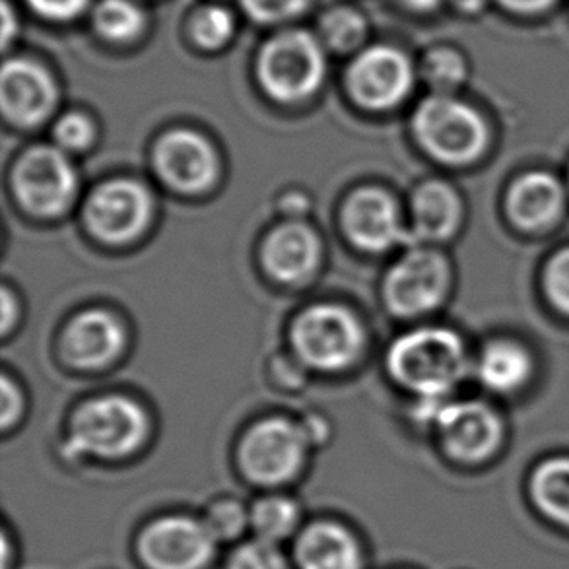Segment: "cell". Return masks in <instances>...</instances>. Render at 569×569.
Wrapping results in <instances>:
<instances>
[{
	"instance_id": "6da1fadb",
	"label": "cell",
	"mask_w": 569,
	"mask_h": 569,
	"mask_svg": "<svg viewBox=\"0 0 569 569\" xmlns=\"http://www.w3.org/2000/svg\"><path fill=\"white\" fill-rule=\"evenodd\" d=\"M389 370L402 387L426 397H446L467 371L465 345L449 329L402 335L389 352Z\"/></svg>"
},
{
	"instance_id": "7a4b0ae2",
	"label": "cell",
	"mask_w": 569,
	"mask_h": 569,
	"mask_svg": "<svg viewBox=\"0 0 569 569\" xmlns=\"http://www.w3.org/2000/svg\"><path fill=\"white\" fill-rule=\"evenodd\" d=\"M144 410L132 400L111 395L90 400L70 423L69 446L74 453L119 459L134 453L147 436Z\"/></svg>"
},
{
	"instance_id": "3957f363",
	"label": "cell",
	"mask_w": 569,
	"mask_h": 569,
	"mask_svg": "<svg viewBox=\"0 0 569 569\" xmlns=\"http://www.w3.org/2000/svg\"><path fill=\"white\" fill-rule=\"evenodd\" d=\"M412 129L428 154L453 166L477 160L488 139L482 117L447 93H436L418 106Z\"/></svg>"
},
{
	"instance_id": "277c9868",
	"label": "cell",
	"mask_w": 569,
	"mask_h": 569,
	"mask_svg": "<svg viewBox=\"0 0 569 569\" xmlns=\"http://www.w3.org/2000/svg\"><path fill=\"white\" fill-rule=\"evenodd\" d=\"M257 72L262 88L272 98H308L323 82V49L308 31H284L262 47Z\"/></svg>"
},
{
	"instance_id": "5b68a950",
	"label": "cell",
	"mask_w": 569,
	"mask_h": 569,
	"mask_svg": "<svg viewBox=\"0 0 569 569\" xmlns=\"http://www.w3.org/2000/svg\"><path fill=\"white\" fill-rule=\"evenodd\" d=\"M362 342L358 319L339 306H313L293 321V350L313 370H345L360 355Z\"/></svg>"
},
{
	"instance_id": "8992f818",
	"label": "cell",
	"mask_w": 569,
	"mask_h": 569,
	"mask_svg": "<svg viewBox=\"0 0 569 569\" xmlns=\"http://www.w3.org/2000/svg\"><path fill=\"white\" fill-rule=\"evenodd\" d=\"M308 447L301 423L269 418L247 431L239 446V465L257 485H284L300 472Z\"/></svg>"
},
{
	"instance_id": "52a82bcc",
	"label": "cell",
	"mask_w": 569,
	"mask_h": 569,
	"mask_svg": "<svg viewBox=\"0 0 569 569\" xmlns=\"http://www.w3.org/2000/svg\"><path fill=\"white\" fill-rule=\"evenodd\" d=\"M12 186L18 202L41 218L59 216L77 197L78 176L64 150L31 148L16 163Z\"/></svg>"
},
{
	"instance_id": "ba28073f",
	"label": "cell",
	"mask_w": 569,
	"mask_h": 569,
	"mask_svg": "<svg viewBox=\"0 0 569 569\" xmlns=\"http://www.w3.org/2000/svg\"><path fill=\"white\" fill-rule=\"evenodd\" d=\"M449 286L451 269L443 254L410 249L385 278V300L397 316H422L446 300Z\"/></svg>"
},
{
	"instance_id": "9c48e42d",
	"label": "cell",
	"mask_w": 569,
	"mask_h": 569,
	"mask_svg": "<svg viewBox=\"0 0 569 569\" xmlns=\"http://www.w3.org/2000/svg\"><path fill=\"white\" fill-rule=\"evenodd\" d=\"M216 545L204 521L168 516L140 532L137 550L148 569H204L214 558Z\"/></svg>"
},
{
	"instance_id": "30bf717a",
	"label": "cell",
	"mask_w": 569,
	"mask_h": 569,
	"mask_svg": "<svg viewBox=\"0 0 569 569\" xmlns=\"http://www.w3.org/2000/svg\"><path fill=\"white\" fill-rule=\"evenodd\" d=\"M92 233L109 243L137 238L152 216V197L134 179H113L98 187L84 207Z\"/></svg>"
},
{
	"instance_id": "8fae6325",
	"label": "cell",
	"mask_w": 569,
	"mask_h": 569,
	"mask_svg": "<svg viewBox=\"0 0 569 569\" xmlns=\"http://www.w3.org/2000/svg\"><path fill=\"white\" fill-rule=\"evenodd\" d=\"M415 82L407 57L391 47L363 51L348 70V88L362 108L383 111L399 106Z\"/></svg>"
},
{
	"instance_id": "7c38bea8",
	"label": "cell",
	"mask_w": 569,
	"mask_h": 569,
	"mask_svg": "<svg viewBox=\"0 0 569 569\" xmlns=\"http://www.w3.org/2000/svg\"><path fill=\"white\" fill-rule=\"evenodd\" d=\"M154 166L163 183L183 192L204 191L214 183L220 171L214 147L189 129L166 132L158 140Z\"/></svg>"
},
{
	"instance_id": "4fadbf2b",
	"label": "cell",
	"mask_w": 569,
	"mask_h": 569,
	"mask_svg": "<svg viewBox=\"0 0 569 569\" xmlns=\"http://www.w3.org/2000/svg\"><path fill=\"white\" fill-rule=\"evenodd\" d=\"M433 423L447 453L459 461H482L500 446V418L482 402H446Z\"/></svg>"
},
{
	"instance_id": "5bb4252c",
	"label": "cell",
	"mask_w": 569,
	"mask_h": 569,
	"mask_svg": "<svg viewBox=\"0 0 569 569\" xmlns=\"http://www.w3.org/2000/svg\"><path fill=\"white\" fill-rule=\"evenodd\" d=\"M342 228L356 247L381 253L405 241L399 208L395 200L376 187L352 192L342 210Z\"/></svg>"
},
{
	"instance_id": "9a60e30c",
	"label": "cell",
	"mask_w": 569,
	"mask_h": 569,
	"mask_svg": "<svg viewBox=\"0 0 569 569\" xmlns=\"http://www.w3.org/2000/svg\"><path fill=\"white\" fill-rule=\"evenodd\" d=\"M2 111L18 127L43 123L53 111L57 90L43 67L26 59H12L0 77Z\"/></svg>"
},
{
	"instance_id": "2e32d148",
	"label": "cell",
	"mask_w": 569,
	"mask_h": 569,
	"mask_svg": "<svg viewBox=\"0 0 569 569\" xmlns=\"http://www.w3.org/2000/svg\"><path fill=\"white\" fill-rule=\"evenodd\" d=\"M64 352L82 368H100L116 360L124 347L123 325L101 309L74 317L64 332Z\"/></svg>"
},
{
	"instance_id": "e0dca14e",
	"label": "cell",
	"mask_w": 569,
	"mask_h": 569,
	"mask_svg": "<svg viewBox=\"0 0 569 569\" xmlns=\"http://www.w3.org/2000/svg\"><path fill=\"white\" fill-rule=\"evenodd\" d=\"M321 243L316 231L300 222H286L269 233L262 246V262L280 282H300L316 270Z\"/></svg>"
},
{
	"instance_id": "ac0fdd59",
	"label": "cell",
	"mask_w": 569,
	"mask_h": 569,
	"mask_svg": "<svg viewBox=\"0 0 569 569\" xmlns=\"http://www.w3.org/2000/svg\"><path fill=\"white\" fill-rule=\"evenodd\" d=\"M300 569H362V548L347 527L332 521L309 525L296 542Z\"/></svg>"
},
{
	"instance_id": "d6986e66",
	"label": "cell",
	"mask_w": 569,
	"mask_h": 569,
	"mask_svg": "<svg viewBox=\"0 0 569 569\" xmlns=\"http://www.w3.org/2000/svg\"><path fill=\"white\" fill-rule=\"evenodd\" d=\"M562 186L545 171H532L517 179L508 192L509 216L523 230L547 228L562 214Z\"/></svg>"
},
{
	"instance_id": "ffe728a7",
	"label": "cell",
	"mask_w": 569,
	"mask_h": 569,
	"mask_svg": "<svg viewBox=\"0 0 569 569\" xmlns=\"http://www.w3.org/2000/svg\"><path fill=\"white\" fill-rule=\"evenodd\" d=\"M462 204L453 187L441 181H428L412 194V222L416 238H451L461 222Z\"/></svg>"
},
{
	"instance_id": "44dd1931",
	"label": "cell",
	"mask_w": 569,
	"mask_h": 569,
	"mask_svg": "<svg viewBox=\"0 0 569 569\" xmlns=\"http://www.w3.org/2000/svg\"><path fill=\"white\" fill-rule=\"evenodd\" d=\"M531 370V356L521 345L511 340H498L488 345L478 362L480 381L498 392L516 391L527 383Z\"/></svg>"
},
{
	"instance_id": "7402d4cb",
	"label": "cell",
	"mask_w": 569,
	"mask_h": 569,
	"mask_svg": "<svg viewBox=\"0 0 569 569\" xmlns=\"http://www.w3.org/2000/svg\"><path fill=\"white\" fill-rule=\"evenodd\" d=\"M531 496L548 519L569 527V457H555L537 467L531 477Z\"/></svg>"
},
{
	"instance_id": "603a6c76",
	"label": "cell",
	"mask_w": 569,
	"mask_h": 569,
	"mask_svg": "<svg viewBox=\"0 0 569 569\" xmlns=\"http://www.w3.org/2000/svg\"><path fill=\"white\" fill-rule=\"evenodd\" d=\"M249 517L257 539L277 545L280 540L292 537L300 525L301 513L298 503L290 498L269 496L254 503Z\"/></svg>"
},
{
	"instance_id": "cb8c5ba5",
	"label": "cell",
	"mask_w": 569,
	"mask_h": 569,
	"mask_svg": "<svg viewBox=\"0 0 569 569\" xmlns=\"http://www.w3.org/2000/svg\"><path fill=\"white\" fill-rule=\"evenodd\" d=\"M96 28L111 41H129L139 36L144 16L131 0H103L93 16Z\"/></svg>"
},
{
	"instance_id": "d4e9b609",
	"label": "cell",
	"mask_w": 569,
	"mask_h": 569,
	"mask_svg": "<svg viewBox=\"0 0 569 569\" xmlns=\"http://www.w3.org/2000/svg\"><path fill=\"white\" fill-rule=\"evenodd\" d=\"M321 36L335 51H352L366 38V22L355 10L337 8L323 16Z\"/></svg>"
},
{
	"instance_id": "484cf974",
	"label": "cell",
	"mask_w": 569,
	"mask_h": 569,
	"mask_svg": "<svg viewBox=\"0 0 569 569\" xmlns=\"http://www.w3.org/2000/svg\"><path fill=\"white\" fill-rule=\"evenodd\" d=\"M202 521L218 542L238 539L247 527H251L249 511L236 500L214 501Z\"/></svg>"
},
{
	"instance_id": "4316f807",
	"label": "cell",
	"mask_w": 569,
	"mask_h": 569,
	"mask_svg": "<svg viewBox=\"0 0 569 569\" xmlns=\"http://www.w3.org/2000/svg\"><path fill=\"white\" fill-rule=\"evenodd\" d=\"M192 39L204 49H218L233 33V18L222 7H207L199 10L191 22Z\"/></svg>"
},
{
	"instance_id": "83f0119b",
	"label": "cell",
	"mask_w": 569,
	"mask_h": 569,
	"mask_svg": "<svg viewBox=\"0 0 569 569\" xmlns=\"http://www.w3.org/2000/svg\"><path fill=\"white\" fill-rule=\"evenodd\" d=\"M228 569H290L277 545L254 539L231 555Z\"/></svg>"
},
{
	"instance_id": "f1b7e54d",
	"label": "cell",
	"mask_w": 569,
	"mask_h": 569,
	"mask_svg": "<svg viewBox=\"0 0 569 569\" xmlns=\"http://www.w3.org/2000/svg\"><path fill=\"white\" fill-rule=\"evenodd\" d=\"M423 77L428 80V84L438 90V93H446L447 90L461 84L465 64L451 51H433L423 62Z\"/></svg>"
},
{
	"instance_id": "f546056e",
	"label": "cell",
	"mask_w": 569,
	"mask_h": 569,
	"mask_svg": "<svg viewBox=\"0 0 569 569\" xmlns=\"http://www.w3.org/2000/svg\"><path fill=\"white\" fill-rule=\"evenodd\" d=\"M54 142L61 150L80 152L92 144L96 137V127L82 113H67L59 119L53 129Z\"/></svg>"
},
{
	"instance_id": "4dcf8cb0",
	"label": "cell",
	"mask_w": 569,
	"mask_h": 569,
	"mask_svg": "<svg viewBox=\"0 0 569 569\" xmlns=\"http://www.w3.org/2000/svg\"><path fill=\"white\" fill-rule=\"evenodd\" d=\"M545 290L548 300L569 316V249L556 253L545 270Z\"/></svg>"
},
{
	"instance_id": "1f68e13d",
	"label": "cell",
	"mask_w": 569,
	"mask_h": 569,
	"mask_svg": "<svg viewBox=\"0 0 569 569\" xmlns=\"http://www.w3.org/2000/svg\"><path fill=\"white\" fill-rule=\"evenodd\" d=\"M309 0H241V7L253 20L274 23L300 14L308 8Z\"/></svg>"
},
{
	"instance_id": "d6a6232c",
	"label": "cell",
	"mask_w": 569,
	"mask_h": 569,
	"mask_svg": "<svg viewBox=\"0 0 569 569\" xmlns=\"http://www.w3.org/2000/svg\"><path fill=\"white\" fill-rule=\"evenodd\" d=\"M28 4L51 20H70L84 10L88 0H28Z\"/></svg>"
},
{
	"instance_id": "836d02e7",
	"label": "cell",
	"mask_w": 569,
	"mask_h": 569,
	"mask_svg": "<svg viewBox=\"0 0 569 569\" xmlns=\"http://www.w3.org/2000/svg\"><path fill=\"white\" fill-rule=\"evenodd\" d=\"M22 412V395L18 391V387H16L10 378H2V415H0V420H2V428L7 430L8 426H12V423L18 420V416Z\"/></svg>"
},
{
	"instance_id": "e575fe53",
	"label": "cell",
	"mask_w": 569,
	"mask_h": 569,
	"mask_svg": "<svg viewBox=\"0 0 569 569\" xmlns=\"http://www.w3.org/2000/svg\"><path fill=\"white\" fill-rule=\"evenodd\" d=\"M280 208H282V212L286 216H290V218H300L301 214H306L308 212V199L300 194V192H292V194H286L282 202H280Z\"/></svg>"
},
{
	"instance_id": "d590c367",
	"label": "cell",
	"mask_w": 569,
	"mask_h": 569,
	"mask_svg": "<svg viewBox=\"0 0 569 569\" xmlns=\"http://www.w3.org/2000/svg\"><path fill=\"white\" fill-rule=\"evenodd\" d=\"M503 7L517 10V12H537L547 8L552 0H500Z\"/></svg>"
},
{
	"instance_id": "8d00e7d4",
	"label": "cell",
	"mask_w": 569,
	"mask_h": 569,
	"mask_svg": "<svg viewBox=\"0 0 569 569\" xmlns=\"http://www.w3.org/2000/svg\"><path fill=\"white\" fill-rule=\"evenodd\" d=\"M16 301L12 298V293L8 292L7 288L2 290V309H4V319H2V329L4 332L10 331V325H12V319L18 317V313H14Z\"/></svg>"
},
{
	"instance_id": "74e56055",
	"label": "cell",
	"mask_w": 569,
	"mask_h": 569,
	"mask_svg": "<svg viewBox=\"0 0 569 569\" xmlns=\"http://www.w3.org/2000/svg\"><path fill=\"white\" fill-rule=\"evenodd\" d=\"M2 22H4V46H8V39L14 33V16L10 12L7 2L2 4Z\"/></svg>"
},
{
	"instance_id": "f35d334b",
	"label": "cell",
	"mask_w": 569,
	"mask_h": 569,
	"mask_svg": "<svg viewBox=\"0 0 569 569\" xmlns=\"http://www.w3.org/2000/svg\"><path fill=\"white\" fill-rule=\"evenodd\" d=\"M405 2L415 10H431L439 4V0H405Z\"/></svg>"
},
{
	"instance_id": "ab89813d",
	"label": "cell",
	"mask_w": 569,
	"mask_h": 569,
	"mask_svg": "<svg viewBox=\"0 0 569 569\" xmlns=\"http://www.w3.org/2000/svg\"><path fill=\"white\" fill-rule=\"evenodd\" d=\"M459 7L465 8V10H475V8L480 7L482 4V0H455Z\"/></svg>"
}]
</instances>
